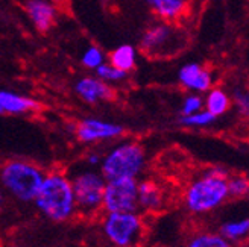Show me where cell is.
Segmentation results:
<instances>
[{"instance_id":"1","label":"cell","mask_w":249,"mask_h":247,"mask_svg":"<svg viewBox=\"0 0 249 247\" xmlns=\"http://www.w3.org/2000/svg\"><path fill=\"white\" fill-rule=\"evenodd\" d=\"M34 205L44 218L53 223H66L76 217V202L69 173L61 168L46 171L38 194L34 199Z\"/></svg>"},{"instance_id":"2","label":"cell","mask_w":249,"mask_h":247,"mask_svg":"<svg viewBox=\"0 0 249 247\" xmlns=\"http://www.w3.org/2000/svg\"><path fill=\"white\" fill-rule=\"evenodd\" d=\"M228 170L210 167L193 178L182 193V203L190 214L201 215L214 211L230 199Z\"/></svg>"},{"instance_id":"3","label":"cell","mask_w":249,"mask_h":247,"mask_svg":"<svg viewBox=\"0 0 249 247\" xmlns=\"http://www.w3.org/2000/svg\"><path fill=\"white\" fill-rule=\"evenodd\" d=\"M189 43L190 35L181 26V23L158 20L143 31L139 49L147 58L166 59L184 52Z\"/></svg>"},{"instance_id":"4","label":"cell","mask_w":249,"mask_h":247,"mask_svg":"<svg viewBox=\"0 0 249 247\" xmlns=\"http://www.w3.org/2000/svg\"><path fill=\"white\" fill-rule=\"evenodd\" d=\"M147 165L144 146L135 140H122L104 153L99 170L107 181L132 178L140 179Z\"/></svg>"},{"instance_id":"5","label":"cell","mask_w":249,"mask_h":247,"mask_svg":"<svg viewBox=\"0 0 249 247\" xmlns=\"http://www.w3.org/2000/svg\"><path fill=\"white\" fill-rule=\"evenodd\" d=\"M46 171L28 159H9L0 167V183L18 202L34 203Z\"/></svg>"},{"instance_id":"6","label":"cell","mask_w":249,"mask_h":247,"mask_svg":"<svg viewBox=\"0 0 249 247\" xmlns=\"http://www.w3.org/2000/svg\"><path fill=\"white\" fill-rule=\"evenodd\" d=\"M78 215L90 218L104 211V191L107 179L99 168L82 167L70 175Z\"/></svg>"},{"instance_id":"7","label":"cell","mask_w":249,"mask_h":247,"mask_svg":"<svg viewBox=\"0 0 249 247\" xmlns=\"http://www.w3.org/2000/svg\"><path fill=\"white\" fill-rule=\"evenodd\" d=\"M101 229L114 247H139L146 238V223L140 211L104 213Z\"/></svg>"},{"instance_id":"8","label":"cell","mask_w":249,"mask_h":247,"mask_svg":"<svg viewBox=\"0 0 249 247\" xmlns=\"http://www.w3.org/2000/svg\"><path fill=\"white\" fill-rule=\"evenodd\" d=\"M139 211V179L122 178L105 183L104 213Z\"/></svg>"},{"instance_id":"9","label":"cell","mask_w":249,"mask_h":247,"mask_svg":"<svg viewBox=\"0 0 249 247\" xmlns=\"http://www.w3.org/2000/svg\"><path fill=\"white\" fill-rule=\"evenodd\" d=\"M70 129L76 140L87 146L116 141L124 135V128L122 125L99 117H82L71 125Z\"/></svg>"},{"instance_id":"10","label":"cell","mask_w":249,"mask_h":247,"mask_svg":"<svg viewBox=\"0 0 249 247\" xmlns=\"http://www.w3.org/2000/svg\"><path fill=\"white\" fill-rule=\"evenodd\" d=\"M178 83L187 93L205 94L216 85L214 73L201 63H187L178 70Z\"/></svg>"},{"instance_id":"11","label":"cell","mask_w":249,"mask_h":247,"mask_svg":"<svg viewBox=\"0 0 249 247\" xmlns=\"http://www.w3.org/2000/svg\"><path fill=\"white\" fill-rule=\"evenodd\" d=\"M73 91L81 99L82 102L89 105H97L102 102H109L114 100L116 91L113 88V85H109L104 82L101 78L94 76H82L79 78L73 85Z\"/></svg>"},{"instance_id":"12","label":"cell","mask_w":249,"mask_h":247,"mask_svg":"<svg viewBox=\"0 0 249 247\" xmlns=\"http://www.w3.org/2000/svg\"><path fill=\"white\" fill-rule=\"evenodd\" d=\"M23 8L34 28L38 32H49L55 26L59 8L51 0H26Z\"/></svg>"},{"instance_id":"13","label":"cell","mask_w":249,"mask_h":247,"mask_svg":"<svg viewBox=\"0 0 249 247\" xmlns=\"http://www.w3.org/2000/svg\"><path fill=\"white\" fill-rule=\"evenodd\" d=\"M143 2L158 20L181 23L190 16L193 0H143Z\"/></svg>"},{"instance_id":"14","label":"cell","mask_w":249,"mask_h":247,"mask_svg":"<svg viewBox=\"0 0 249 247\" xmlns=\"http://www.w3.org/2000/svg\"><path fill=\"white\" fill-rule=\"evenodd\" d=\"M166 206V190L154 179H139V211L160 213Z\"/></svg>"},{"instance_id":"15","label":"cell","mask_w":249,"mask_h":247,"mask_svg":"<svg viewBox=\"0 0 249 247\" xmlns=\"http://www.w3.org/2000/svg\"><path fill=\"white\" fill-rule=\"evenodd\" d=\"M38 109H40V103L34 100L32 97L3 88L0 90V111H2V115L3 114L23 115V114L35 113Z\"/></svg>"},{"instance_id":"16","label":"cell","mask_w":249,"mask_h":247,"mask_svg":"<svg viewBox=\"0 0 249 247\" xmlns=\"http://www.w3.org/2000/svg\"><path fill=\"white\" fill-rule=\"evenodd\" d=\"M232 106L231 94L222 86H213L204 94V108L217 118L225 115Z\"/></svg>"},{"instance_id":"17","label":"cell","mask_w":249,"mask_h":247,"mask_svg":"<svg viewBox=\"0 0 249 247\" xmlns=\"http://www.w3.org/2000/svg\"><path fill=\"white\" fill-rule=\"evenodd\" d=\"M139 50L132 44H120L108 53V63L123 71L131 73L137 67Z\"/></svg>"},{"instance_id":"18","label":"cell","mask_w":249,"mask_h":247,"mask_svg":"<svg viewBox=\"0 0 249 247\" xmlns=\"http://www.w3.org/2000/svg\"><path fill=\"white\" fill-rule=\"evenodd\" d=\"M185 247H234L220 232L197 231L189 237Z\"/></svg>"},{"instance_id":"19","label":"cell","mask_w":249,"mask_h":247,"mask_svg":"<svg viewBox=\"0 0 249 247\" xmlns=\"http://www.w3.org/2000/svg\"><path fill=\"white\" fill-rule=\"evenodd\" d=\"M219 232L231 243H240L249 235V217L248 218H240V220H232V221H225Z\"/></svg>"},{"instance_id":"20","label":"cell","mask_w":249,"mask_h":247,"mask_svg":"<svg viewBox=\"0 0 249 247\" xmlns=\"http://www.w3.org/2000/svg\"><path fill=\"white\" fill-rule=\"evenodd\" d=\"M217 121V117L213 115L211 113L204 108L197 113L189 114V115H179L178 118V125L184 126V128H195V129H204V128H210L213 126Z\"/></svg>"},{"instance_id":"21","label":"cell","mask_w":249,"mask_h":247,"mask_svg":"<svg viewBox=\"0 0 249 247\" xmlns=\"http://www.w3.org/2000/svg\"><path fill=\"white\" fill-rule=\"evenodd\" d=\"M96 76L97 78H101L104 82L109 83V85H116V83H123V82H126L128 78H129V73L126 71H123L114 66H111L108 61H105V63L102 66H99L96 70Z\"/></svg>"},{"instance_id":"22","label":"cell","mask_w":249,"mask_h":247,"mask_svg":"<svg viewBox=\"0 0 249 247\" xmlns=\"http://www.w3.org/2000/svg\"><path fill=\"white\" fill-rule=\"evenodd\" d=\"M107 61V55L99 46H89L84 49V52L81 55V64L89 68V70H96L99 66H102Z\"/></svg>"},{"instance_id":"23","label":"cell","mask_w":249,"mask_h":247,"mask_svg":"<svg viewBox=\"0 0 249 247\" xmlns=\"http://www.w3.org/2000/svg\"><path fill=\"white\" fill-rule=\"evenodd\" d=\"M228 191H230L231 199H242V197H248L249 178L245 175H230Z\"/></svg>"},{"instance_id":"24","label":"cell","mask_w":249,"mask_h":247,"mask_svg":"<svg viewBox=\"0 0 249 247\" xmlns=\"http://www.w3.org/2000/svg\"><path fill=\"white\" fill-rule=\"evenodd\" d=\"M230 94H231L232 105L237 109V113L242 117L249 118V90L242 88V86H235Z\"/></svg>"},{"instance_id":"25","label":"cell","mask_w":249,"mask_h":247,"mask_svg":"<svg viewBox=\"0 0 249 247\" xmlns=\"http://www.w3.org/2000/svg\"><path fill=\"white\" fill-rule=\"evenodd\" d=\"M201 109H204V94L189 93L182 99L179 114L181 115H189V114L197 113V111H201Z\"/></svg>"},{"instance_id":"26","label":"cell","mask_w":249,"mask_h":247,"mask_svg":"<svg viewBox=\"0 0 249 247\" xmlns=\"http://www.w3.org/2000/svg\"><path fill=\"white\" fill-rule=\"evenodd\" d=\"M102 153L101 152H97V150H91L85 155L84 158V163L87 167H93V168H99V165H101L102 163Z\"/></svg>"},{"instance_id":"27","label":"cell","mask_w":249,"mask_h":247,"mask_svg":"<svg viewBox=\"0 0 249 247\" xmlns=\"http://www.w3.org/2000/svg\"><path fill=\"white\" fill-rule=\"evenodd\" d=\"M2 206H3V194L0 193V211H2Z\"/></svg>"},{"instance_id":"28","label":"cell","mask_w":249,"mask_h":247,"mask_svg":"<svg viewBox=\"0 0 249 247\" xmlns=\"http://www.w3.org/2000/svg\"><path fill=\"white\" fill-rule=\"evenodd\" d=\"M51 2H53V3L58 5V3H61V2H64V0H51Z\"/></svg>"},{"instance_id":"29","label":"cell","mask_w":249,"mask_h":247,"mask_svg":"<svg viewBox=\"0 0 249 247\" xmlns=\"http://www.w3.org/2000/svg\"><path fill=\"white\" fill-rule=\"evenodd\" d=\"M9 247H21V246H9Z\"/></svg>"},{"instance_id":"30","label":"cell","mask_w":249,"mask_h":247,"mask_svg":"<svg viewBox=\"0 0 249 247\" xmlns=\"http://www.w3.org/2000/svg\"><path fill=\"white\" fill-rule=\"evenodd\" d=\"M243 247H249V244H246V246H243Z\"/></svg>"},{"instance_id":"31","label":"cell","mask_w":249,"mask_h":247,"mask_svg":"<svg viewBox=\"0 0 249 247\" xmlns=\"http://www.w3.org/2000/svg\"><path fill=\"white\" fill-rule=\"evenodd\" d=\"M0 115H2V111H0Z\"/></svg>"},{"instance_id":"32","label":"cell","mask_w":249,"mask_h":247,"mask_svg":"<svg viewBox=\"0 0 249 247\" xmlns=\"http://www.w3.org/2000/svg\"><path fill=\"white\" fill-rule=\"evenodd\" d=\"M248 197H249V193H248Z\"/></svg>"}]
</instances>
